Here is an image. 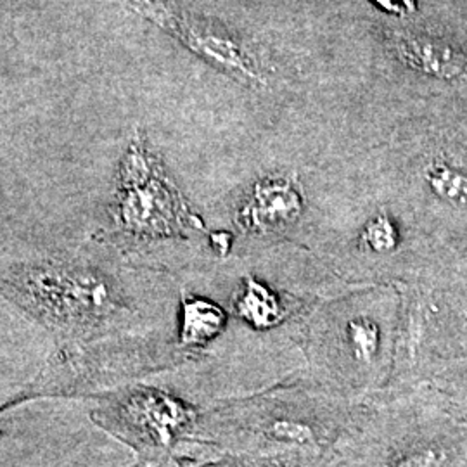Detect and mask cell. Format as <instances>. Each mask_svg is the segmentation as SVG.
<instances>
[{
	"instance_id": "8992f818",
	"label": "cell",
	"mask_w": 467,
	"mask_h": 467,
	"mask_svg": "<svg viewBox=\"0 0 467 467\" xmlns=\"http://www.w3.org/2000/svg\"><path fill=\"white\" fill-rule=\"evenodd\" d=\"M235 312L239 317L246 318L258 329H268L279 324L284 317L279 300L268 291L265 285L254 279H246V289L235 303Z\"/></svg>"
},
{
	"instance_id": "5b68a950",
	"label": "cell",
	"mask_w": 467,
	"mask_h": 467,
	"mask_svg": "<svg viewBox=\"0 0 467 467\" xmlns=\"http://www.w3.org/2000/svg\"><path fill=\"white\" fill-rule=\"evenodd\" d=\"M301 213L300 192L289 181H264L254 185L243 210V222L253 231H277L293 223Z\"/></svg>"
},
{
	"instance_id": "7a4b0ae2",
	"label": "cell",
	"mask_w": 467,
	"mask_h": 467,
	"mask_svg": "<svg viewBox=\"0 0 467 467\" xmlns=\"http://www.w3.org/2000/svg\"><path fill=\"white\" fill-rule=\"evenodd\" d=\"M129 4L135 13L148 17L167 30L168 34L177 36L187 49L192 50L213 67L223 69L225 73L251 87H264L267 84L253 57L237 42H234L231 36L220 34L194 19L179 16L156 0H129Z\"/></svg>"
},
{
	"instance_id": "8fae6325",
	"label": "cell",
	"mask_w": 467,
	"mask_h": 467,
	"mask_svg": "<svg viewBox=\"0 0 467 467\" xmlns=\"http://www.w3.org/2000/svg\"><path fill=\"white\" fill-rule=\"evenodd\" d=\"M376 2L395 15H407V13L416 11L414 0H376Z\"/></svg>"
},
{
	"instance_id": "52a82bcc",
	"label": "cell",
	"mask_w": 467,
	"mask_h": 467,
	"mask_svg": "<svg viewBox=\"0 0 467 467\" xmlns=\"http://www.w3.org/2000/svg\"><path fill=\"white\" fill-rule=\"evenodd\" d=\"M225 326V314L210 301L185 300L182 341L187 345H202L215 337Z\"/></svg>"
},
{
	"instance_id": "9c48e42d",
	"label": "cell",
	"mask_w": 467,
	"mask_h": 467,
	"mask_svg": "<svg viewBox=\"0 0 467 467\" xmlns=\"http://www.w3.org/2000/svg\"><path fill=\"white\" fill-rule=\"evenodd\" d=\"M347 341L353 357L368 364L379 351L381 333L378 324H374L370 318H353L347 327Z\"/></svg>"
},
{
	"instance_id": "3957f363",
	"label": "cell",
	"mask_w": 467,
	"mask_h": 467,
	"mask_svg": "<svg viewBox=\"0 0 467 467\" xmlns=\"http://www.w3.org/2000/svg\"><path fill=\"white\" fill-rule=\"evenodd\" d=\"M140 160V156H139ZM127 168L125 177V196L119 202V218L121 225L137 234H171L182 223V208L181 201L168 191L167 184L156 175L142 171V161Z\"/></svg>"
},
{
	"instance_id": "ba28073f",
	"label": "cell",
	"mask_w": 467,
	"mask_h": 467,
	"mask_svg": "<svg viewBox=\"0 0 467 467\" xmlns=\"http://www.w3.org/2000/svg\"><path fill=\"white\" fill-rule=\"evenodd\" d=\"M426 182L440 200L455 206L467 204V171L451 163H433L426 171Z\"/></svg>"
},
{
	"instance_id": "6da1fadb",
	"label": "cell",
	"mask_w": 467,
	"mask_h": 467,
	"mask_svg": "<svg viewBox=\"0 0 467 467\" xmlns=\"http://www.w3.org/2000/svg\"><path fill=\"white\" fill-rule=\"evenodd\" d=\"M15 287L28 289V293L19 295L42 305V312L57 318V322H94L113 310V298L108 295L106 284L78 272L34 270L16 281Z\"/></svg>"
},
{
	"instance_id": "30bf717a",
	"label": "cell",
	"mask_w": 467,
	"mask_h": 467,
	"mask_svg": "<svg viewBox=\"0 0 467 467\" xmlns=\"http://www.w3.org/2000/svg\"><path fill=\"white\" fill-rule=\"evenodd\" d=\"M360 237L364 250L379 254L389 253L399 246V231L386 215H378L368 220Z\"/></svg>"
},
{
	"instance_id": "277c9868",
	"label": "cell",
	"mask_w": 467,
	"mask_h": 467,
	"mask_svg": "<svg viewBox=\"0 0 467 467\" xmlns=\"http://www.w3.org/2000/svg\"><path fill=\"white\" fill-rule=\"evenodd\" d=\"M391 47L405 67L420 75L443 82L467 80L466 56L445 40L422 34L395 32L391 34Z\"/></svg>"
}]
</instances>
